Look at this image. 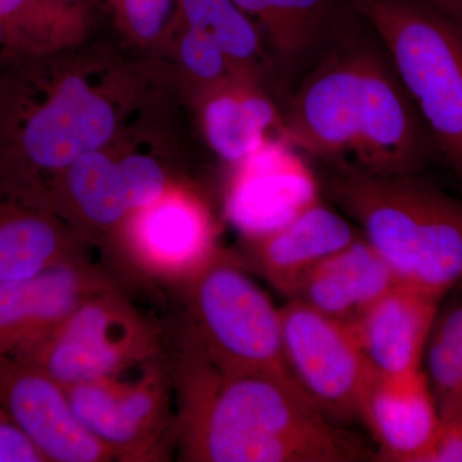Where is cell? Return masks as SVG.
<instances>
[{
  "label": "cell",
  "instance_id": "obj_16",
  "mask_svg": "<svg viewBox=\"0 0 462 462\" xmlns=\"http://www.w3.org/2000/svg\"><path fill=\"white\" fill-rule=\"evenodd\" d=\"M397 284L400 282L387 261L366 239L357 236L309 270L289 300L351 325Z\"/></svg>",
  "mask_w": 462,
  "mask_h": 462
},
{
  "label": "cell",
  "instance_id": "obj_21",
  "mask_svg": "<svg viewBox=\"0 0 462 462\" xmlns=\"http://www.w3.org/2000/svg\"><path fill=\"white\" fill-rule=\"evenodd\" d=\"M185 26L208 33L240 74L261 80L269 67L263 33L234 0H178Z\"/></svg>",
  "mask_w": 462,
  "mask_h": 462
},
{
  "label": "cell",
  "instance_id": "obj_11",
  "mask_svg": "<svg viewBox=\"0 0 462 462\" xmlns=\"http://www.w3.org/2000/svg\"><path fill=\"white\" fill-rule=\"evenodd\" d=\"M320 188L306 161L285 139H270L236 163L225 212L245 239L291 223L315 203Z\"/></svg>",
  "mask_w": 462,
  "mask_h": 462
},
{
  "label": "cell",
  "instance_id": "obj_4",
  "mask_svg": "<svg viewBox=\"0 0 462 462\" xmlns=\"http://www.w3.org/2000/svg\"><path fill=\"white\" fill-rule=\"evenodd\" d=\"M379 36L401 83L462 184V23L422 0H346Z\"/></svg>",
  "mask_w": 462,
  "mask_h": 462
},
{
  "label": "cell",
  "instance_id": "obj_27",
  "mask_svg": "<svg viewBox=\"0 0 462 462\" xmlns=\"http://www.w3.org/2000/svg\"><path fill=\"white\" fill-rule=\"evenodd\" d=\"M427 462H462V410L440 420Z\"/></svg>",
  "mask_w": 462,
  "mask_h": 462
},
{
  "label": "cell",
  "instance_id": "obj_14",
  "mask_svg": "<svg viewBox=\"0 0 462 462\" xmlns=\"http://www.w3.org/2000/svg\"><path fill=\"white\" fill-rule=\"evenodd\" d=\"M358 420L379 447L378 460L427 462L440 424L427 374L422 369L401 376L373 372Z\"/></svg>",
  "mask_w": 462,
  "mask_h": 462
},
{
  "label": "cell",
  "instance_id": "obj_26",
  "mask_svg": "<svg viewBox=\"0 0 462 462\" xmlns=\"http://www.w3.org/2000/svg\"><path fill=\"white\" fill-rule=\"evenodd\" d=\"M0 462H45L0 404Z\"/></svg>",
  "mask_w": 462,
  "mask_h": 462
},
{
  "label": "cell",
  "instance_id": "obj_10",
  "mask_svg": "<svg viewBox=\"0 0 462 462\" xmlns=\"http://www.w3.org/2000/svg\"><path fill=\"white\" fill-rule=\"evenodd\" d=\"M208 208L188 190L167 188L116 234L121 266L139 278L181 285L220 251Z\"/></svg>",
  "mask_w": 462,
  "mask_h": 462
},
{
  "label": "cell",
  "instance_id": "obj_1",
  "mask_svg": "<svg viewBox=\"0 0 462 462\" xmlns=\"http://www.w3.org/2000/svg\"><path fill=\"white\" fill-rule=\"evenodd\" d=\"M169 367L181 461L378 460L300 389L266 376L226 375L181 339Z\"/></svg>",
  "mask_w": 462,
  "mask_h": 462
},
{
  "label": "cell",
  "instance_id": "obj_9",
  "mask_svg": "<svg viewBox=\"0 0 462 462\" xmlns=\"http://www.w3.org/2000/svg\"><path fill=\"white\" fill-rule=\"evenodd\" d=\"M169 188L162 166L147 154L112 157L105 149L85 154L51 182L48 206L72 224L84 243L117 234L133 212Z\"/></svg>",
  "mask_w": 462,
  "mask_h": 462
},
{
  "label": "cell",
  "instance_id": "obj_17",
  "mask_svg": "<svg viewBox=\"0 0 462 462\" xmlns=\"http://www.w3.org/2000/svg\"><path fill=\"white\" fill-rule=\"evenodd\" d=\"M356 238L346 218L320 200L278 230L245 239V261L275 291L289 298L309 270Z\"/></svg>",
  "mask_w": 462,
  "mask_h": 462
},
{
  "label": "cell",
  "instance_id": "obj_15",
  "mask_svg": "<svg viewBox=\"0 0 462 462\" xmlns=\"http://www.w3.org/2000/svg\"><path fill=\"white\" fill-rule=\"evenodd\" d=\"M439 300L397 284L352 325L374 373L407 375L421 370Z\"/></svg>",
  "mask_w": 462,
  "mask_h": 462
},
{
  "label": "cell",
  "instance_id": "obj_5",
  "mask_svg": "<svg viewBox=\"0 0 462 462\" xmlns=\"http://www.w3.org/2000/svg\"><path fill=\"white\" fill-rule=\"evenodd\" d=\"M180 288L187 328L179 339L226 375L266 376L300 389L285 361L281 309L238 257L220 249Z\"/></svg>",
  "mask_w": 462,
  "mask_h": 462
},
{
  "label": "cell",
  "instance_id": "obj_22",
  "mask_svg": "<svg viewBox=\"0 0 462 462\" xmlns=\"http://www.w3.org/2000/svg\"><path fill=\"white\" fill-rule=\"evenodd\" d=\"M427 346V375L443 420L462 410V306L438 322Z\"/></svg>",
  "mask_w": 462,
  "mask_h": 462
},
{
  "label": "cell",
  "instance_id": "obj_28",
  "mask_svg": "<svg viewBox=\"0 0 462 462\" xmlns=\"http://www.w3.org/2000/svg\"><path fill=\"white\" fill-rule=\"evenodd\" d=\"M437 11L462 23V0H422Z\"/></svg>",
  "mask_w": 462,
  "mask_h": 462
},
{
  "label": "cell",
  "instance_id": "obj_2",
  "mask_svg": "<svg viewBox=\"0 0 462 462\" xmlns=\"http://www.w3.org/2000/svg\"><path fill=\"white\" fill-rule=\"evenodd\" d=\"M285 141L357 175H413L436 157L433 136L393 66L369 48L331 54L282 114Z\"/></svg>",
  "mask_w": 462,
  "mask_h": 462
},
{
  "label": "cell",
  "instance_id": "obj_3",
  "mask_svg": "<svg viewBox=\"0 0 462 462\" xmlns=\"http://www.w3.org/2000/svg\"><path fill=\"white\" fill-rule=\"evenodd\" d=\"M329 199L360 225L400 284L442 300L462 282V199L413 175L337 172Z\"/></svg>",
  "mask_w": 462,
  "mask_h": 462
},
{
  "label": "cell",
  "instance_id": "obj_18",
  "mask_svg": "<svg viewBox=\"0 0 462 462\" xmlns=\"http://www.w3.org/2000/svg\"><path fill=\"white\" fill-rule=\"evenodd\" d=\"M203 132L209 147L238 163L270 139H284L282 114L249 76L236 75L202 96Z\"/></svg>",
  "mask_w": 462,
  "mask_h": 462
},
{
  "label": "cell",
  "instance_id": "obj_20",
  "mask_svg": "<svg viewBox=\"0 0 462 462\" xmlns=\"http://www.w3.org/2000/svg\"><path fill=\"white\" fill-rule=\"evenodd\" d=\"M258 30L273 53L291 67L319 42L338 11L337 0H234Z\"/></svg>",
  "mask_w": 462,
  "mask_h": 462
},
{
  "label": "cell",
  "instance_id": "obj_12",
  "mask_svg": "<svg viewBox=\"0 0 462 462\" xmlns=\"http://www.w3.org/2000/svg\"><path fill=\"white\" fill-rule=\"evenodd\" d=\"M0 404L45 462L117 461L78 418L65 387L33 365L0 358Z\"/></svg>",
  "mask_w": 462,
  "mask_h": 462
},
{
  "label": "cell",
  "instance_id": "obj_19",
  "mask_svg": "<svg viewBox=\"0 0 462 462\" xmlns=\"http://www.w3.org/2000/svg\"><path fill=\"white\" fill-rule=\"evenodd\" d=\"M83 261L87 243L51 209L0 194V284Z\"/></svg>",
  "mask_w": 462,
  "mask_h": 462
},
{
  "label": "cell",
  "instance_id": "obj_13",
  "mask_svg": "<svg viewBox=\"0 0 462 462\" xmlns=\"http://www.w3.org/2000/svg\"><path fill=\"white\" fill-rule=\"evenodd\" d=\"M102 267L60 264L0 284V358L16 357L50 334L88 298L117 285Z\"/></svg>",
  "mask_w": 462,
  "mask_h": 462
},
{
  "label": "cell",
  "instance_id": "obj_23",
  "mask_svg": "<svg viewBox=\"0 0 462 462\" xmlns=\"http://www.w3.org/2000/svg\"><path fill=\"white\" fill-rule=\"evenodd\" d=\"M84 0H0V36L21 42L65 29L83 18Z\"/></svg>",
  "mask_w": 462,
  "mask_h": 462
},
{
  "label": "cell",
  "instance_id": "obj_8",
  "mask_svg": "<svg viewBox=\"0 0 462 462\" xmlns=\"http://www.w3.org/2000/svg\"><path fill=\"white\" fill-rule=\"evenodd\" d=\"M282 349L291 376L333 420H358L373 370L352 325L296 300L281 307Z\"/></svg>",
  "mask_w": 462,
  "mask_h": 462
},
{
  "label": "cell",
  "instance_id": "obj_7",
  "mask_svg": "<svg viewBox=\"0 0 462 462\" xmlns=\"http://www.w3.org/2000/svg\"><path fill=\"white\" fill-rule=\"evenodd\" d=\"M65 389L78 418L117 461L166 460L175 413L165 356L129 372Z\"/></svg>",
  "mask_w": 462,
  "mask_h": 462
},
{
  "label": "cell",
  "instance_id": "obj_6",
  "mask_svg": "<svg viewBox=\"0 0 462 462\" xmlns=\"http://www.w3.org/2000/svg\"><path fill=\"white\" fill-rule=\"evenodd\" d=\"M160 334L120 285L100 291L16 360L63 387L118 375L162 357Z\"/></svg>",
  "mask_w": 462,
  "mask_h": 462
},
{
  "label": "cell",
  "instance_id": "obj_24",
  "mask_svg": "<svg viewBox=\"0 0 462 462\" xmlns=\"http://www.w3.org/2000/svg\"><path fill=\"white\" fill-rule=\"evenodd\" d=\"M179 51L184 69L191 80L199 85L202 96L226 83L234 76L243 75L217 42L196 27H184Z\"/></svg>",
  "mask_w": 462,
  "mask_h": 462
},
{
  "label": "cell",
  "instance_id": "obj_25",
  "mask_svg": "<svg viewBox=\"0 0 462 462\" xmlns=\"http://www.w3.org/2000/svg\"><path fill=\"white\" fill-rule=\"evenodd\" d=\"M116 14L134 38H160L178 18V0H112Z\"/></svg>",
  "mask_w": 462,
  "mask_h": 462
}]
</instances>
